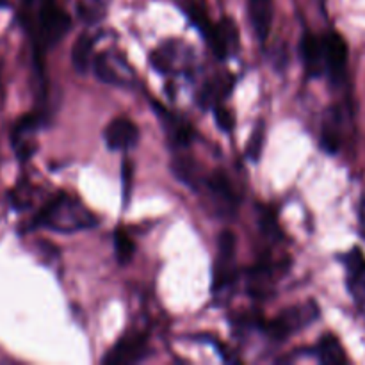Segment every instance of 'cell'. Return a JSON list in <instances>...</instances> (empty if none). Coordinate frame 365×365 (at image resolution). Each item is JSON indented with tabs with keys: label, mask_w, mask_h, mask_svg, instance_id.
<instances>
[{
	"label": "cell",
	"mask_w": 365,
	"mask_h": 365,
	"mask_svg": "<svg viewBox=\"0 0 365 365\" xmlns=\"http://www.w3.org/2000/svg\"><path fill=\"white\" fill-rule=\"evenodd\" d=\"M317 317H319V309H317L316 303L309 302L305 305L291 307V309L284 310L280 316L269 321L266 330L269 334V337L277 339V341H285L292 334H296V331L303 330L310 323H314Z\"/></svg>",
	"instance_id": "cell-5"
},
{
	"label": "cell",
	"mask_w": 365,
	"mask_h": 365,
	"mask_svg": "<svg viewBox=\"0 0 365 365\" xmlns=\"http://www.w3.org/2000/svg\"><path fill=\"white\" fill-rule=\"evenodd\" d=\"M342 116L337 107H331L324 118L323 130H321V146L327 153L334 155L339 152L342 145Z\"/></svg>",
	"instance_id": "cell-16"
},
{
	"label": "cell",
	"mask_w": 365,
	"mask_h": 365,
	"mask_svg": "<svg viewBox=\"0 0 365 365\" xmlns=\"http://www.w3.org/2000/svg\"><path fill=\"white\" fill-rule=\"evenodd\" d=\"M171 170H173L175 177H177L182 184L191 187L192 191H202L203 189V182H205L207 173H203V171L200 170L195 159L185 155L177 157V159L171 163Z\"/></svg>",
	"instance_id": "cell-17"
},
{
	"label": "cell",
	"mask_w": 365,
	"mask_h": 365,
	"mask_svg": "<svg viewBox=\"0 0 365 365\" xmlns=\"http://www.w3.org/2000/svg\"><path fill=\"white\" fill-rule=\"evenodd\" d=\"M0 73H2V68H0Z\"/></svg>",
	"instance_id": "cell-25"
},
{
	"label": "cell",
	"mask_w": 365,
	"mask_h": 365,
	"mask_svg": "<svg viewBox=\"0 0 365 365\" xmlns=\"http://www.w3.org/2000/svg\"><path fill=\"white\" fill-rule=\"evenodd\" d=\"M314 355L317 356V360H319L321 364L341 365L348 362V359H346V351L344 348H342L341 341L331 334L323 335V339L317 342L316 349H314Z\"/></svg>",
	"instance_id": "cell-18"
},
{
	"label": "cell",
	"mask_w": 365,
	"mask_h": 365,
	"mask_svg": "<svg viewBox=\"0 0 365 365\" xmlns=\"http://www.w3.org/2000/svg\"><path fill=\"white\" fill-rule=\"evenodd\" d=\"M264 138H266V127H264V123H260L259 127L255 128V132H253L248 145V155L252 160H259L260 153H262Z\"/></svg>",
	"instance_id": "cell-22"
},
{
	"label": "cell",
	"mask_w": 365,
	"mask_h": 365,
	"mask_svg": "<svg viewBox=\"0 0 365 365\" xmlns=\"http://www.w3.org/2000/svg\"><path fill=\"white\" fill-rule=\"evenodd\" d=\"M248 14L257 39L264 43L273 21V0H248Z\"/></svg>",
	"instance_id": "cell-15"
},
{
	"label": "cell",
	"mask_w": 365,
	"mask_h": 365,
	"mask_svg": "<svg viewBox=\"0 0 365 365\" xmlns=\"http://www.w3.org/2000/svg\"><path fill=\"white\" fill-rule=\"evenodd\" d=\"M107 2L109 0H82L81 6H78V14H81V18L86 24H96L106 14Z\"/></svg>",
	"instance_id": "cell-20"
},
{
	"label": "cell",
	"mask_w": 365,
	"mask_h": 365,
	"mask_svg": "<svg viewBox=\"0 0 365 365\" xmlns=\"http://www.w3.org/2000/svg\"><path fill=\"white\" fill-rule=\"evenodd\" d=\"M192 21L200 27L202 34L205 36L207 43L210 45L212 52L216 53L220 59H227L232 53L237 50L239 39H237V29H235L232 20H221L220 24L212 25L198 13V9L189 11Z\"/></svg>",
	"instance_id": "cell-3"
},
{
	"label": "cell",
	"mask_w": 365,
	"mask_h": 365,
	"mask_svg": "<svg viewBox=\"0 0 365 365\" xmlns=\"http://www.w3.org/2000/svg\"><path fill=\"white\" fill-rule=\"evenodd\" d=\"M93 48H95V39L89 34H81L77 38V41L73 43V48H71V64H73L77 73H86L91 68L93 59H95Z\"/></svg>",
	"instance_id": "cell-19"
},
{
	"label": "cell",
	"mask_w": 365,
	"mask_h": 365,
	"mask_svg": "<svg viewBox=\"0 0 365 365\" xmlns=\"http://www.w3.org/2000/svg\"><path fill=\"white\" fill-rule=\"evenodd\" d=\"M235 235L230 230H225L220 235V253H217L216 266H214V292L227 287L235 277Z\"/></svg>",
	"instance_id": "cell-8"
},
{
	"label": "cell",
	"mask_w": 365,
	"mask_h": 365,
	"mask_svg": "<svg viewBox=\"0 0 365 365\" xmlns=\"http://www.w3.org/2000/svg\"><path fill=\"white\" fill-rule=\"evenodd\" d=\"M70 29V14L63 9L59 0H39L38 14H36L34 52H45L56 46Z\"/></svg>",
	"instance_id": "cell-2"
},
{
	"label": "cell",
	"mask_w": 365,
	"mask_h": 365,
	"mask_svg": "<svg viewBox=\"0 0 365 365\" xmlns=\"http://www.w3.org/2000/svg\"><path fill=\"white\" fill-rule=\"evenodd\" d=\"M91 68L93 73L100 82L116 86V88H132L138 81L135 71L132 70L127 59L121 53L110 52V50H106V52L95 56Z\"/></svg>",
	"instance_id": "cell-4"
},
{
	"label": "cell",
	"mask_w": 365,
	"mask_h": 365,
	"mask_svg": "<svg viewBox=\"0 0 365 365\" xmlns=\"http://www.w3.org/2000/svg\"><path fill=\"white\" fill-rule=\"evenodd\" d=\"M324 52V75L331 84H341L348 68V45L339 32L330 31L321 38Z\"/></svg>",
	"instance_id": "cell-7"
},
{
	"label": "cell",
	"mask_w": 365,
	"mask_h": 365,
	"mask_svg": "<svg viewBox=\"0 0 365 365\" xmlns=\"http://www.w3.org/2000/svg\"><path fill=\"white\" fill-rule=\"evenodd\" d=\"M103 138L110 152H127L138 145L139 128L128 118H116L107 125Z\"/></svg>",
	"instance_id": "cell-10"
},
{
	"label": "cell",
	"mask_w": 365,
	"mask_h": 365,
	"mask_svg": "<svg viewBox=\"0 0 365 365\" xmlns=\"http://www.w3.org/2000/svg\"><path fill=\"white\" fill-rule=\"evenodd\" d=\"M185 56H191V50L187 48V45L178 41H170L164 46H160V48L153 50L150 61H152L153 68L160 71V73H177V71L185 70L184 64L177 61L178 57Z\"/></svg>",
	"instance_id": "cell-12"
},
{
	"label": "cell",
	"mask_w": 365,
	"mask_h": 365,
	"mask_svg": "<svg viewBox=\"0 0 365 365\" xmlns=\"http://www.w3.org/2000/svg\"><path fill=\"white\" fill-rule=\"evenodd\" d=\"M299 52H302L303 64L310 77H324V52L323 41L312 32H305L299 41Z\"/></svg>",
	"instance_id": "cell-13"
},
{
	"label": "cell",
	"mask_w": 365,
	"mask_h": 365,
	"mask_svg": "<svg viewBox=\"0 0 365 365\" xmlns=\"http://www.w3.org/2000/svg\"><path fill=\"white\" fill-rule=\"evenodd\" d=\"M146 337L141 334L125 335L116 342L113 349L106 355V364H135L145 359Z\"/></svg>",
	"instance_id": "cell-11"
},
{
	"label": "cell",
	"mask_w": 365,
	"mask_h": 365,
	"mask_svg": "<svg viewBox=\"0 0 365 365\" xmlns=\"http://www.w3.org/2000/svg\"><path fill=\"white\" fill-rule=\"evenodd\" d=\"M114 250H116V259L120 264H128L132 260V257H134V252H135V246L134 242H132V239L128 237L125 232L118 230L116 234H114Z\"/></svg>",
	"instance_id": "cell-21"
},
{
	"label": "cell",
	"mask_w": 365,
	"mask_h": 365,
	"mask_svg": "<svg viewBox=\"0 0 365 365\" xmlns=\"http://www.w3.org/2000/svg\"><path fill=\"white\" fill-rule=\"evenodd\" d=\"M214 114H216V121L220 123V127L223 128V130H232V127H234V116H232L230 110L225 109L223 106L217 103V106L214 107Z\"/></svg>",
	"instance_id": "cell-23"
},
{
	"label": "cell",
	"mask_w": 365,
	"mask_h": 365,
	"mask_svg": "<svg viewBox=\"0 0 365 365\" xmlns=\"http://www.w3.org/2000/svg\"><path fill=\"white\" fill-rule=\"evenodd\" d=\"M342 262L348 271V289L353 302L365 316V257L359 248H355L342 257Z\"/></svg>",
	"instance_id": "cell-9"
},
{
	"label": "cell",
	"mask_w": 365,
	"mask_h": 365,
	"mask_svg": "<svg viewBox=\"0 0 365 365\" xmlns=\"http://www.w3.org/2000/svg\"><path fill=\"white\" fill-rule=\"evenodd\" d=\"M41 116L38 113L24 114L11 130V146L20 163H27L38 150V132L41 128Z\"/></svg>",
	"instance_id": "cell-6"
},
{
	"label": "cell",
	"mask_w": 365,
	"mask_h": 365,
	"mask_svg": "<svg viewBox=\"0 0 365 365\" xmlns=\"http://www.w3.org/2000/svg\"><path fill=\"white\" fill-rule=\"evenodd\" d=\"M153 106L157 107V109L153 110L159 114L160 121H163V127L166 128L171 145H173L175 148H185V146L191 145L192 139H195V132H192V128L189 127L184 120H180V118L168 113V110L164 109V107H160L159 103H153Z\"/></svg>",
	"instance_id": "cell-14"
},
{
	"label": "cell",
	"mask_w": 365,
	"mask_h": 365,
	"mask_svg": "<svg viewBox=\"0 0 365 365\" xmlns=\"http://www.w3.org/2000/svg\"><path fill=\"white\" fill-rule=\"evenodd\" d=\"M98 225L95 214L75 196L61 192L53 196L48 203L38 210L27 230H50L56 234H77V232L89 230Z\"/></svg>",
	"instance_id": "cell-1"
},
{
	"label": "cell",
	"mask_w": 365,
	"mask_h": 365,
	"mask_svg": "<svg viewBox=\"0 0 365 365\" xmlns=\"http://www.w3.org/2000/svg\"><path fill=\"white\" fill-rule=\"evenodd\" d=\"M359 223H360V234L365 239V198L360 203V209H359Z\"/></svg>",
	"instance_id": "cell-24"
}]
</instances>
